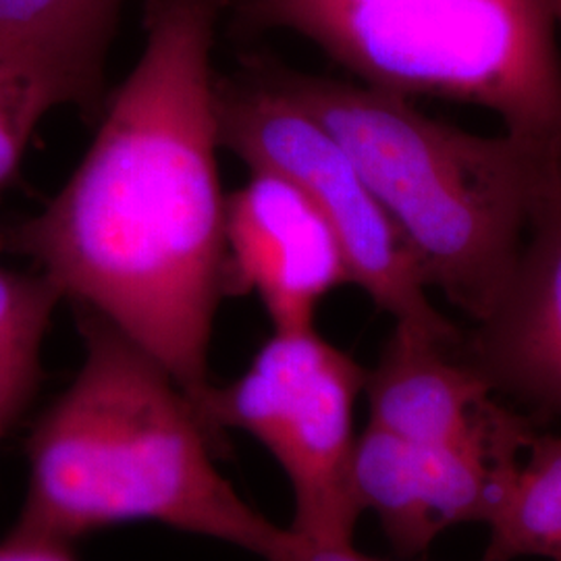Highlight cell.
I'll return each instance as SVG.
<instances>
[{
	"instance_id": "obj_1",
	"label": "cell",
	"mask_w": 561,
	"mask_h": 561,
	"mask_svg": "<svg viewBox=\"0 0 561 561\" xmlns=\"http://www.w3.org/2000/svg\"><path fill=\"white\" fill-rule=\"evenodd\" d=\"M233 0H144V48L78 167L2 248L136 343L190 400L225 291L213 48Z\"/></svg>"
},
{
	"instance_id": "obj_2",
	"label": "cell",
	"mask_w": 561,
	"mask_h": 561,
	"mask_svg": "<svg viewBox=\"0 0 561 561\" xmlns=\"http://www.w3.org/2000/svg\"><path fill=\"white\" fill-rule=\"evenodd\" d=\"M83 362L36 422L15 530L73 542L157 522L275 561L287 537L245 502L213 458V435L175 379L81 310Z\"/></svg>"
},
{
	"instance_id": "obj_3",
	"label": "cell",
	"mask_w": 561,
	"mask_h": 561,
	"mask_svg": "<svg viewBox=\"0 0 561 561\" xmlns=\"http://www.w3.org/2000/svg\"><path fill=\"white\" fill-rule=\"evenodd\" d=\"M275 67L283 88L340 141L398 229L424 285L474 322L514 273L551 161L503 136H477L358 81Z\"/></svg>"
},
{
	"instance_id": "obj_4",
	"label": "cell",
	"mask_w": 561,
	"mask_h": 561,
	"mask_svg": "<svg viewBox=\"0 0 561 561\" xmlns=\"http://www.w3.org/2000/svg\"><path fill=\"white\" fill-rule=\"evenodd\" d=\"M243 32H289L358 83L466 102L561 161V57L549 0H233Z\"/></svg>"
},
{
	"instance_id": "obj_5",
	"label": "cell",
	"mask_w": 561,
	"mask_h": 561,
	"mask_svg": "<svg viewBox=\"0 0 561 561\" xmlns=\"http://www.w3.org/2000/svg\"><path fill=\"white\" fill-rule=\"evenodd\" d=\"M364 382L366 368L317 327L273 331L238 379L210 385L192 403L213 437L241 431L279 463L291 486L294 535L343 547L354 545L362 516L352 463Z\"/></svg>"
},
{
	"instance_id": "obj_6",
	"label": "cell",
	"mask_w": 561,
	"mask_h": 561,
	"mask_svg": "<svg viewBox=\"0 0 561 561\" xmlns=\"http://www.w3.org/2000/svg\"><path fill=\"white\" fill-rule=\"evenodd\" d=\"M221 148L250 171H271L298 185L331 225L358 285L393 321L458 347L460 329L428 300L410 250L358 167L319 121L277 80L273 65L217 81Z\"/></svg>"
},
{
	"instance_id": "obj_7",
	"label": "cell",
	"mask_w": 561,
	"mask_h": 561,
	"mask_svg": "<svg viewBox=\"0 0 561 561\" xmlns=\"http://www.w3.org/2000/svg\"><path fill=\"white\" fill-rule=\"evenodd\" d=\"M526 445H426L366 424L352 463L354 495L393 551L414 558L458 524H486Z\"/></svg>"
},
{
	"instance_id": "obj_8",
	"label": "cell",
	"mask_w": 561,
	"mask_h": 561,
	"mask_svg": "<svg viewBox=\"0 0 561 561\" xmlns=\"http://www.w3.org/2000/svg\"><path fill=\"white\" fill-rule=\"evenodd\" d=\"M350 271L340 240L298 185L250 171L225 202V291L256 296L273 331L314 327Z\"/></svg>"
},
{
	"instance_id": "obj_9",
	"label": "cell",
	"mask_w": 561,
	"mask_h": 561,
	"mask_svg": "<svg viewBox=\"0 0 561 561\" xmlns=\"http://www.w3.org/2000/svg\"><path fill=\"white\" fill-rule=\"evenodd\" d=\"M456 354L495 396L561 416V162L542 185L514 273Z\"/></svg>"
},
{
	"instance_id": "obj_10",
	"label": "cell",
	"mask_w": 561,
	"mask_h": 561,
	"mask_svg": "<svg viewBox=\"0 0 561 561\" xmlns=\"http://www.w3.org/2000/svg\"><path fill=\"white\" fill-rule=\"evenodd\" d=\"M368 424L426 445L528 443L530 416L505 405L456 347L396 322L379 360L366 370Z\"/></svg>"
},
{
	"instance_id": "obj_11",
	"label": "cell",
	"mask_w": 561,
	"mask_h": 561,
	"mask_svg": "<svg viewBox=\"0 0 561 561\" xmlns=\"http://www.w3.org/2000/svg\"><path fill=\"white\" fill-rule=\"evenodd\" d=\"M127 0H0V34L50 69L78 106H96Z\"/></svg>"
},
{
	"instance_id": "obj_12",
	"label": "cell",
	"mask_w": 561,
	"mask_h": 561,
	"mask_svg": "<svg viewBox=\"0 0 561 561\" xmlns=\"http://www.w3.org/2000/svg\"><path fill=\"white\" fill-rule=\"evenodd\" d=\"M484 526L482 561H561V435L535 431Z\"/></svg>"
},
{
	"instance_id": "obj_13",
	"label": "cell",
	"mask_w": 561,
	"mask_h": 561,
	"mask_svg": "<svg viewBox=\"0 0 561 561\" xmlns=\"http://www.w3.org/2000/svg\"><path fill=\"white\" fill-rule=\"evenodd\" d=\"M62 296L42 275L0 266V443L18 426L42 379V350Z\"/></svg>"
},
{
	"instance_id": "obj_14",
	"label": "cell",
	"mask_w": 561,
	"mask_h": 561,
	"mask_svg": "<svg viewBox=\"0 0 561 561\" xmlns=\"http://www.w3.org/2000/svg\"><path fill=\"white\" fill-rule=\"evenodd\" d=\"M73 104L59 78L0 34V187L11 180L42 119Z\"/></svg>"
},
{
	"instance_id": "obj_15",
	"label": "cell",
	"mask_w": 561,
	"mask_h": 561,
	"mask_svg": "<svg viewBox=\"0 0 561 561\" xmlns=\"http://www.w3.org/2000/svg\"><path fill=\"white\" fill-rule=\"evenodd\" d=\"M0 561H76L71 542L55 541L38 535L11 530L0 541Z\"/></svg>"
},
{
	"instance_id": "obj_16",
	"label": "cell",
	"mask_w": 561,
	"mask_h": 561,
	"mask_svg": "<svg viewBox=\"0 0 561 561\" xmlns=\"http://www.w3.org/2000/svg\"><path fill=\"white\" fill-rule=\"evenodd\" d=\"M275 561H385L360 553L354 545L324 547L304 541L287 528V537Z\"/></svg>"
},
{
	"instance_id": "obj_17",
	"label": "cell",
	"mask_w": 561,
	"mask_h": 561,
	"mask_svg": "<svg viewBox=\"0 0 561 561\" xmlns=\"http://www.w3.org/2000/svg\"><path fill=\"white\" fill-rule=\"evenodd\" d=\"M549 4H551V13H553L556 25L561 27V0H549Z\"/></svg>"
}]
</instances>
